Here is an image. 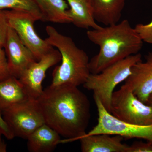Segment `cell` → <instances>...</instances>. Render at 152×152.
Segmentation results:
<instances>
[{"instance_id": "obj_1", "label": "cell", "mask_w": 152, "mask_h": 152, "mask_svg": "<svg viewBox=\"0 0 152 152\" xmlns=\"http://www.w3.org/2000/svg\"><path fill=\"white\" fill-rule=\"evenodd\" d=\"M36 100L45 124L66 138L60 144L79 140L86 134L91 105L86 95L78 87L49 86Z\"/></svg>"}, {"instance_id": "obj_2", "label": "cell", "mask_w": 152, "mask_h": 152, "mask_svg": "<svg viewBox=\"0 0 152 152\" xmlns=\"http://www.w3.org/2000/svg\"><path fill=\"white\" fill-rule=\"evenodd\" d=\"M88 39L99 47V51L90 60L91 74L99 73L110 66L139 53L143 41L127 20L115 24L100 26L87 32Z\"/></svg>"}, {"instance_id": "obj_3", "label": "cell", "mask_w": 152, "mask_h": 152, "mask_svg": "<svg viewBox=\"0 0 152 152\" xmlns=\"http://www.w3.org/2000/svg\"><path fill=\"white\" fill-rule=\"evenodd\" d=\"M49 44L56 48L61 56V64L55 68L50 86L66 85L78 87L83 85L89 76V58L86 52L76 45L70 37L62 34L54 27L47 26Z\"/></svg>"}, {"instance_id": "obj_4", "label": "cell", "mask_w": 152, "mask_h": 152, "mask_svg": "<svg viewBox=\"0 0 152 152\" xmlns=\"http://www.w3.org/2000/svg\"><path fill=\"white\" fill-rule=\"evenodd\" d=\"M141 61L142 55L139 53L110 66L99 73L91 74L83 85L84 88L92 91L94 96L97 97L110 113L111 102L115 88L126 80L133 66Z\"/></svg>"}, {"instance_id": "obj_5", "label": "cell", "mask_w": 152, "mask_h": 152, "mask_svg": "<svg viewBox=\"0 0 152 152\" xmlns=\"http://www.w3.org/2000/svg\"><path fill=\"white\" fill-rule=\"evenodd\" d=\"M110 113L124 122L141 126L152 125V107L140 100L125 84L113 93Z\"/></svg>"}, {"instance_id": "obj_6", "label": "cell", "mask_w": 152, "mask_h": 152, "mask_svg": "<svg viewBox=\"0 0 152 152\" xmlns=\"http://www.w3.org/2000/svg\"><path fill=\"white\" fill-rule=\"evenodd\" d=\"M2 115L14 137L23 139H27L34 131L45 124L37 100L32 98L11 106Z\"/></svg>"}, {"instance_id": "obj_7", "label": "cell", "mask_w": 152, "mask_h": 152, "mask_svg": "<svg viewBox=\"0 0 152 152\" xmlns=\"http://www.w3.org/2000/svg\"><path fill=\"white\" fill-rule=\"evenodd\" d=\"M97 109V125L85 136L98 134L119 135L129 139H144L152 142V125L141 126L122 121L107 110L97 97L94 96Z\"/></svg>"}, {"instance_id": "obj_8", "label": "cell", "mask_w": 152, "mask_h": 152, "mask_svg": "<svg viewBox=\"0 0 152 152\" xmlns=\"http://www.w3.org/2000/svg\"><path fill=\"white\" fill-rule=\"evenodd\" d=\"M3 11L9 26L15 30L25 45L31 51L37 61L53 50L54 47L36 32L34 23L37 20L32 15L18 10Z\"/></svg>"}, {"instance_id": "obj_9", "label": "cell", "mask_w": 152, "mask_h": 152, "mask_svg": "<svg viewBox=\"0 0 152 152\" xmlns=\"http://www.w3.org/2000/svg\"><path fill=\"white\" fill-rule=\"evenodd\" d=\"M58 50L54 49L39 61L33 63L19 79L30 97L37 99L42 94V83L49 68L61 61Z\"/></svg>"}, {"instance_id": "obj_10", "label": "cell", "mask_w": 152, "mask_h": 152, "mask_svg": "<svg viewBox=\"0 0 152 152\" xmlns=\"http://www.w3.org/2000/svg\"><path fill=\"white\" fill-rule=\"evenodd\" d=\"M11 76L19 79L25 71L36 61L31 51L20 39L13 29L9 27L4 48Z\"/></svg>"}, {"instance_id": "obj_11", "label": "cell", "mask_w": 152, "mask_h": 152, "mask_svg": "<svg viewBox=\"0 0 152 152\" xmlns=\"http://www.w3.org/2000/svg\"><path fill=\"white\" fill-rule=\"evenodd\" d=\"M145 61H141L132 68L124 84L132 89L140 100L146 104L152 93V52L145 56Z\"/></svg>"}, {"instance_id": "obj_12", "label": "cell", "mask_w": 152, "mask_h": 152, "mask_svg": "<svg viewBox=\"0 0 152 152\" xmlns=\"http://www.w3.org/2000/svg\"><path fill=\"white\" fill-rule=\"evenodd\" d=\"M123 137L108 134L83 136L79 139L83 152H128L129 146Z\"/></svg>"}, {"instance_id": "obj_13", "label": "cell", "mask_w": 152, "mask_h": 152, "mask_svg": "<svg viewBox=\"0 0 152 152\" xmlns=\"http://www.w3.org/2000/svg\"><path fill=\"white\" fill-rule=\"evenodd\" d=\"M96 22L105 26L119 23L126 0H91Z\"/></svg>"}, {"instance_id": "obj_14", "label": "cell", "mask_w": 152, "mask_h": 152, "mask_svg": "<svg viewBox=\"0 0 152 152\" xmlns=\"http://www.w3.org/2000/svg\"><path fill=\"white\" fill-rule=\"evenodd\" d=\"M60 135L46 124L39 127L28 137L27 147L31 152H50L60 144Z\"/></svg>"}, {"instance_id": "obj_15", "label": "cell", "mask_w": 152, "mask_h": 152, "mask_svg": "<svg viewBox=\"0 0 152 152\" xmlns=\"http://www.w3.org/2000/svg\"><path fill=\"white\" fill-rule=\"evenodd\" d=\"M30 98L18 79L13 76L0 81V113Z\"/></svg>"}, {"instance_id": "obj_16", "label": "cell", "mask_w": 152, "mask_h": 152, "mask_svg": "<svg viewBox=\"0 0 152 152\" xmlns=\"http://www.w3.org/2000/svg\"><path fill=\"white\" fill-rule=\"evenodd\" d=\"M69 6L68 16L71 23L80 28L97 29L99 26L93 16L91 0H66Z\"/></svg>"}, {"instance_id": "obj_17", "label": "cell", "mask_w": 152, "mask_h": 152, "mask_svg": "<svg viewBox=\"0 0 152 152\" xmlns=\"http://www.w3.org/2000/svg\"><path fill=\"white\" fill-rule=\"evenodd\" d=\"M42 15L43 21L70 23L67 14L69 5L66 0H34Z\"/></svg>"}, {"instance_id": "obj_18", "label": "cell", "mask_w": 152, "mask_h": 152, "mask_svg": "<svg viewBox=\"0 0 152 152\" xmlns=\"http://www.w3.org/2000/svg\"><path fill=\"white\" fill-rule=\"evenodd\" d=\"M0 10H13L29 13L38 20L43 21L42 15L34 0H0Z\"/></svg>"}, {"instance_id": "obj_19", "label": "cell", "mask_w": 152, "mask_h": 152, "mask_svg": "<svg viewBox=\"0 0 152 152\" xmlns=\"http://www.w3.org/2000/svg\"><path fill=\"white\" fill-rule=\"evenodd\" d=\"M134 28L143 42L152 44V20L147 24H138Z\"/></svg>"}, {"instance_id": "obj_20", "label": "cell", "mask_w": 152, "mask_h": 152, "mask_svg": "<svg viewBox=\"0 0 152 152\" xmlns=\"http://www.w3.org/2000/svg\"><path fill=\"white\" fill-rule=\"evenodd\" d=\"M7 59L4 48H0V81L11 77Z\"/></svg>"}, {"instance_id": "obj_21", "label": "cell", "mask_w": 152, "mask_h": 152, "mask_svg": "<svg viewBox=\"0 0 152 152\" xmlns=\"http://www.w3.org/2000/svg\"><path fill=\"white\" fill-rule=\"evenodd\" d=\"M9 27L3 10H0V48H4V46Z\"/></svg>"}, {"instance_id": "obj_22", "label": "cell", "mask_w": 152, "mask_h": 152, "mask_svg": "<svg viewBox=\"0 0 152 152\" xmlns=\"http://www.w3.org/2000/svg\"><path fill=\"white\" fill-rule=\"evenodd\" d=\"M128 152H152V142H135L129 146Z\"/></svg>"}, {"instance_id": "obj_23", "label": "cell", "mask_w": 152, "mask_h": 152, "mask_svg": "<svg viewBox=\"0 0 152 152\" xmlns=\"http://www.w3.org/2000/svg\"><path fill=\"white\" fill-rule=\"evenodd\" d=\"M0 135L4 136L8 140H12L15 137L8 126L3 119L1 114L0 113Z\"/></svg>"}, {"instance_id": "obj_24", "label": "cell", "mask_w": 152, "mask_h": 152, "mask_svg": "<svg viewBox=\"0 0 152 152\" xmlns=\"http://www.w3.org/2000/svg\"><path fill=\"white\" fill-rule=\"evenodd\" d=\"M0 135V152L7 151V145Z\"/></svg>"}, {"instance_id": "obj_25", "label": "cell", "mask_w": 152, "mask_h": 152, "mask_svg": "<svg viewBox=\"0 0 152 152\" xmlns=\"http://www.w3.org/2000/svg\"><path fill=\"white\" fill-rule=\"evenodd\" d=\"M147 104L148 105L152 107V93L150 95L148 99V102H147Z\"/></svg>"}]
</instances>
